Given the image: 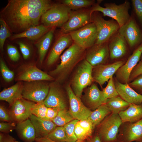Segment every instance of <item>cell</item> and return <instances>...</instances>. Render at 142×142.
<instances>
[{"mask_svg":"<svg viewBox=\"0 0 142 142\" xmlns=\"http://www.w3.org/2000/svg\"><path fill=\"white\" fill-rule=\"evenodd\" d=\"M7 51L8 56L11 60L15 62L18 60L20 55L16 47L9 45L7 46Z\"/></svg>","mask_w":142,"mask_h":142,"instance_id":"43","label":"cell"},{"mask_svg":"<svg viewBox=\"0 0 142 142\" xmlns=\"http://www.w3.org/2000/svg\"><path fill=\"white\" fill-rule=\"evenodd\" d=\"M34 103L22 97L16 100L9 109L12 121L17 124L29 119Z\"/></svg>","mask_w":142,"mask_h":142,"instance_id":"15","label":"cell"},{"mask_svg":"<svg viewBox=\"0 0 142 142\" xmlns=\"http://www.w3.org/2000/svg\"><path fill=\"white\" fill-rule=\"evenodd\" d=\"M39 81L28 82L23 85L22 97L35 103L43 102L48 94L49 85Z\"/></svg>","mask_w":142,"mask_h":142,"instance_id":"9","label":"cell"},{"mask_svg":"<svg viewBox=\"0 0 142 142\" xmlns=\"http://www.w3.org/2000/svg\"><path fill=\"white\" fill-rule=\"evenodd\" d=\"M83 99L86 106L92 111L105 104L107 100L104 98L102 90H100L94 83L92 84L87 89Z\"/></svg>","mask_w":142,"mask_h":142,"instance_id":"18","label":"cell"},{"mask_svg":"<svg viewBox=\"0 0 142 142\" xmlns=\"http://www.w3.org/2000/svg\"><path fill=\"white\" fill-rule=\"evenodd\" d=\"M0 119L3 121L12 122L9 110L8 109L4 106L2 105L0 106Z\"/></svg>","mask_w":142,"mask_h":142,"instance_id":"46","label":"cell"},{"mask_svg":"<svg viewBox=\"0 0 142 142\" xmlns=\"http://www.w3.org/2000/svg\"><path fill=\"white\" fill-rule=\"evenodd\" d=\"M140 59H141L140 61H142V55L141 56V58H140Z\"/></svg>","mask_w":142,"mask_h":142,"instance_id":"53","label":"cell"},{"mask_svg":"<svg viewBox=\"0 0 142 142\" xmlns=\"http://www.w3.org/2000/svg\"><path fill=\"white\" fill-rule=\"evenodd\" d=\"M69 34L74 42L85 49L94 45L97 39V28L93 22L72 31Z\"/></svg>","mask_w":142,"mask_h":142,"instance_id":"7","label":"cell"},{"mask_svg":"<svg viewBox=\"0 0 142 142\" xmlns=\"http://www.w3.org/2000/svg\"><path fill=\"white\" fill-rule=\"evenodd\" d=\"M104 6V7H103L98 3L96 4L90 11L91 14L95 12H100L104 16L110 17L114 19L118 24L120 27L125 24L131 18L128 12L130 4L128 1H125L119 5L115 3H106Z\"/></svg>","mask_w":142,"mask_h":142,"instance_id":"4","label":"cell"},{"mask_svg":"<svg viewBox=\"0 0 142 142\" xmlns=\"http://www.w3.org/2000/svg\"><path fill=\"white\" fill-rule=\"evenodd\" d=\"M16 139L8 133L0 132V142H15Z\"/></svg>","mask_w":142,"mask_h":142,"instance_id":"50","label":"cell"},{"mask_svg":"<svg viewBox=\"0 0 142 142\" xmlns=\"http://www.w3.org/2000/svg\"><path fill=\"white\" fill-rule=\"evenodd\" d=\"M141 74H142V61H140L134 68L130 74L129 83L132 81Z\"/></svg>","mask_w":142,"mask_h":142,"instance_id":"47","label":"cell"},{"mask_svg":"<svg viewBox=\"0 0 142 142\" xmlns=\"http://www.w3.org/2000/svg\"><path fill=\"white\" fill-rule=\"evenodd\" d=\"M75 119L67 109L60 110L52 121L57 126H63Z\"/></svg>","mask_w":142,"mask_h":142,"instance_id":"32","label":"cell"},{"mask_svg":"<svg viewBox=\"0 0 142 142\" xmlns=\"http://www.w3.org/2000/svg\"><path fill=\"white\" fill-rule=\"evenodd\" d=\"M85 50L74 42L61 55L60 63L50 72V75H58L60 80H64L77 64L82 60Z\"/></svg>","mask_w":142,"mask_h":142,"instance_id":"2","label":"cell"},{"mask_svg":"<svg viewBox=\"0 0 142 142\" xmlns=\"http://www.w3.org/2000/svg\"><path fill=\"white\" fill-rule=\"evenodd\" d=\"M118 33L124 38L131 47L142 43V31L132 17H131L127 23L120 27Z\"/></svg>","mask_w":142,"mask_h":142,"instance_id":"13","label":"cell"},{"mask_svg":"<svg viewBox=\"0 0 142 142\" xmlns=\"http://www.w3.org/2000/svg\"><path fill=\"white\" fill-rule=\"evenodd\" d=\"M73 41L69 34H65L61 36L55 43L49 55L47 60V65H51L56 62L63 51L72 44Z\"/></svg>","mask_w":142,"mask_h":142,"instance_id":"22","label":"cell"},{"mask_svg":"<svg viewBox=\"0 0 142 142\" xmlns=\"http://www.w3.org/2000/svg\"><path fill=\"white\" fill-rule=\"evenodd\" d=\"M23 57L25 59H27L30 56V52L29 48L23 42L18 43Z\"/></svg>","mask_w":142,"mask_h":142,"instance_id":"49","label":"cell"},{"mask_svg":"<svg viewBox=\"0 0 142 142\" xmlns=\"http://www.w3.org/2000/svg\"><path fill=\"white\" fill-rule=\"evenodd\" d=\"M116 88L119 96L130 104H139L142 103V95L137 93L128 83H122L114 79Z\"/></svg>","mask_w":142,"mask_h":142,"instance_id":"20","label":"cell"},{"mask_svg":"<svg viewBox=\"0 0 142 142\" xmlns=\"http://www.w3.org/2000/svg\"><path fill=\"white\" fill-rule=\"evenodd\" d=\"M29 118L35 128L36 138H46L57 126L52 121L40 118L32 114Z\"/></svg>","mask_w":142,"mask_h":142,"instance_id":"23","label":"cell"},{"mask_svg":"<svg viewBox=\"0 0 142 142\" xmlns=\"http://www.w3.org/2000/svg\"><path fill=\"white\" fill-rule=\"evenodd\" d=\"M102 91L104 96L106 99L119 95L113 77L109 80L106 86L103 89Z\"/></svg>","mask_w":142,"mask_h":142,"instance_id":"36","label":"cell"},{"mask_svg":"<svg viewBox=\"0 0 142 142\" xmlns=\"http://www.w3.org/2000/svg\"><path fill=\"white\" fill-rule=\"evenodd\" d=\"M74 133L78 140L84 141L92 136L78 123H76L74 128Z\"/></svg>","mask_w":142,"mask_h":142,"instance_id":"40","label":"cell"},{"mask_svg":"<svg viewBox=\"0 0 142 142\" xmlns=\"http://www.w3.org/2000/svg\"><path fill=\"white\" fill-rule=\"evenodd\" d=\"M54 29H51L41 38L37 45L38 48L40 62L43 61L52 42Z\"/></svg>","mask_w":142,"mask_h":142,"instance_id":"29","label":"cell"},{"mask_svg":"<svg viewBox=\"0 0 142 142\" xmlns=\"http://www.w3.org/2000/svg\"><path fill=\"white\" fill-rule=\"evenodd\" d=\"M128 84L137 93L142 95V74L129 82Z\"/></svg>","mask_w":142,"mask_h":142,"instance_id":"42","label":"cell"},{"mask_svg":"<svg viewBox=\"0 0 142 142\" xmlns=\"http://www.w3.org/2000/svg\"><path fill=\"white\" fill-rule=\"evenodd\" d=\"M123 60L117 61L108 64H100L93 67L92 75L93 82L102 86L112 77L125 63Z\"/></svg>","mask_w":142,"mask_h":142,"instance_id":"14","label":"cell"},{"mask_svg":"<svg viewBox=\"0 0 142 142\" xmlns=\"http://www.w3.org/2000/svg\"><path fill=\"white\" fill-rule=\"evenodd\" d=\"M48 108L43 102L34 103L31 109L32 114L40 118L44 119L45 118Z\"/></svg>","mask_w":142,"mask_h":142,"instance_id":"37","label":"cell"},{"mask_svg":"<svg viewBox=\"0 0 142 142\" xmlns=\"http://www.w3.org/2000/svg\"><path fill=\"white\" fill-rule=\"evenodd\" d=\"M109 57L107 42L95 44L88 49L86 53L87 61L93 67L105 64Z\"/></svg>","mask_w":142,"mask_h":142,"instance_id":"16","label":"cell"},{"mask_svg":"<svg viewBox=\"0 0 142 142\" xmlns=\"http://www.w3.org/2000/svg\"><path fill=\"white\" fill-rule=\"evenodd\" d=\"M142 142V119L135 123H122L117 136V142Z\"/></svg>","mask_w":142,"mask_h":142,"instance_id":"10","label":"cell"},{"mask_svg":"<svg viewBox=\"0 0 142 142\" xmlns=\"http://www.w3.org/2000/svg\"><path fill=\"white\" fill-rule=\"evenodd\" d=\"M35 142H55L53 141L46 138H37L36 139ZM75 142H87L86 140L80 141L77 140Z\"/></svg>","mask_w":142,"mask_h":142,"instance_id":"52","label":"cell"},{"mask_svg":"<svg viewBox=\"0 0 142 142\" xmlns=\"http://www.w3.org/2000/svg\"><path fill=\"white\" fill-rule=\"evenodd\" d=\"M87 142H102L96 133L86 140Z\"/></svg>","mask_w":142,"mask_h":142,"instance_id":"51","label":"cell"},{"mask_svg":"<svg viewBox=\"0 0 142 142\" xmlns=\"http://www.w3.org/2000/svg\"><path fill=\"white\" fill-rule=\"evenodd\" d=\"M54 78L40 70L36 66L31 65L27 67L18 77V80L28 82L41 80H52Z\"/></svg>","mask_w":142,"mask_h":142,"instance_id":"24","label":"cell"},{"mask_svg":"<svg viewBox=\"0 0 142 142\" xmlns=\"http://www.w3.org/2000/svg\"><path fill=\"white\" fill-rule=\"evenodd\" d=\"M16 125V124L13 122H1L0 123V132L8 133L15 129Z\"/></svg>","mask_w":142,"mask_h":142,"instance_id":"45","label":"cell"},{"mask_svg":"<svg viewBox=\"0 0 142 142\" xmlns=\"http://www.w3.org/2000/svg\"><path fill=\"white\" fill-rule=\"evenodd\" d=\"M77 67L70 85L75 94L81 98L83 90L93 82V67L85 59L82 60Z\"/></svg>","mask_w":142,"mask_h":142,"instance_id":"3","label":"cell"},{"mask_svg":"<svg viewBox=\"0 0 142 142\" xmlns=\"http://www.w3.org/2000/svg\"><path fill=\"white\" fill-rule=\"evenodd\" d=\"M111 113L109 108L104 104L92 111L88 118L92 121L95 128L106 116Z\"/></svg>","mask_w":142,"mask_h":142,"instance_id":"30","label":"cell"},{"mask_svg":"<svg viewBox=\"0 0 142 142\" xmlns=\"http://www.w3.org/2000/svg\"><path fill=\"white\" fill-rule=\"evenodd\" d=\"M48 0H10L1 12L11 31L21 33L38 25L42 15L52 6Z\"/></svg>","mask_w":142,"mask_h":142,"instance_id":"1","label":"cell"},{"mask_svg":"<svg viewBox=\"0 0 142 142\" xmlns=\"http://www.w3.org/2000/svg\"><path fill=\"white\" fill-rule=\"evenodd\" d=\"M71 9L63 4H54L42 16L41 21L47 27H62L68 19Z\"/></svg>","mask_w":142,"mask_h":142,"instance_id":"6","label":"cell"},{"mask_svg":"<svg viewBox=\"0 0 142 142\" xmlns=\"http://www.w3.org/2000/svg\"><path fill=\"white\" fill-rule=\"evenodd\" d=\"M79 120L74 119L64 126L67 142H75L78 140L74 133L75 125Z\"/></svg>","mask_w":142,"mask_h":142,"instance_id":"35","label":"cell"},{"mask_svg":"<svg viewBox=\"0 0 142 142\" xmlns=\"http://www.w3.org/2000/svg\"><path fill=\"white\" fill-rule=\"evenodd\" d=\"M90 11H72L69 18L61 27V32L64 34L76 30L90 23Z\"/></svg>","mask_w":142,"mask_h":142,"instance_id":"17","label":"cell"},{"mask_svg":"<svg viewBox=\"0 0 142 142\" xmlns=\"http://www.w3.org/2000/svg\"><path fill=\"white\" fill-rule=\"evenodd\" d=\"M135 13L142 26V0H131Z\"/></svg>","mask_w":142,"mask_h":142,"instance_id":"41","label":"cell"},{"mask_svg":"<svg viewBox=\"0 0 142 142\" xmlns=\"http://www.w3.org/2000/svg\"><path fill=\"white\" fill-rule=\"evenodd\" d=\"M142 55V43L138 45L124 63L115 74V79L123 84L129 83L130 74L140 61Z\"/></svg>","mask_w":142,"mask_h":142,"instance_id":"12","label":"cell"},{"mask_svg":"<svg viewBox=\"0 0 142 142\" xmlns=\"http://www.w3.org/2000/svg\"><path fill=\"white\" fill-rule=\"evenodd\" d=\"M47 108L67 109V106L64 93L61 88L53 83L49 85L48 94L43 101Z\"/></svg>","mask_w":142,"mask_h":142,"instance_id":"19","label":"cell"},{"mask_svg":"<svg viewBox=\"0 0 142 142\" xmlns=\"http://www.w3.org/2000/svg\"><path fill=\"white\" fill-rule=\"evenodd\" d=\"M62 3L71 9H77L88 7L92 5L93 1L89 0H64Z\"/></svg>","mask_w":142,"mask_h":142,"instance_id":"33","label":"cell"},{"mask_svg":"<svg viewBox=\"0 0 142 142\" xmlns=\"http://www.w3.org/2000/svg\"><path fill=\"white\" fill-rule=\"evenodd\" d=\"M0 66L2 75L5 81L7 82L12 81L14 77V73L9 69L1 59H0Z\"/></svg>","mask_w":142,"mask_h":142,"instance_id":"39","label":"cell"},{"mask_svg":"<svg viewBox=\"0 0 142 142\" xmlns=\"http://www.w3.org/2000/svg\"><path fill=\"white\" fill-rule=\"evenodd\" d=\"M51 27L43 24L38 25L29 27L25 31L13 35L12 39L25 38L32 40H35L45 34Z\"/></svg>","mask_w":142,"mask_h":142,"instance_id":"26","label":"cell"},{"mask_svg":"<svg viewBox=\"0 0 142 142\" xmlns=\"http://www.w3.org/2000/svg\"><path fill=\"white\" fill-rule=\"evenodd\" d=\"M17 135L23 142H33L36 138L35 130L29 118L16 124Z\"/></svg>","mask_w":142,"mask_h":142,"instance_id":"25","label":"cell"},{"mask_svg":"<svg viewBox=\"0 0 142 142\" xmlns=\"http://www.w3.org/2000/svg\"><path fill=\"white\" fill-rule=\"evenodd\" d=\"M78 123L92 136L95 128L92 121L88 119L79 120Z\"/></svg>","mask_w":142,"mask_h":142,"instance_id":"44","label":"cell"},{"mask_svg":"<svg viewBox=\"0 0 142 142\" xmlns=\"http://www.w3.org/2000/svg\"><path fill=\"white\" fill-rule=\"evenodd\" d=\"M23 85L20 82L3 89L0 93V99L6 101L11 106L18 99L22 97Z\"/></svg>","mask_w":142,"mask_h":142,"instance_id":"28","label":"cell"},{"mask_svg":"<svg viewBox=\"0 0 142 142\" xmlns=\"http://www.w3.org/2000/svg\"><path fill=\"white\" fill-rule=\"evenodd\" d=\"M127 43L118 33L113 36L108 44L109 57L111 59L123 57L127 51Z\"/></svg>","mask_w":142,"mask_h":142,"instance_id":"21","label":"cell"},{"mask_svg":"<svg viewBox=\"0 0 142 142\" xmlns=\"http://www.w3.org/2000/svg\"><path fill=\"white\" fill-rule=\"evenodd\" d=\"M130 104L119 95L107 99L105 104L109 108L111 113L118 114L120 112L126 109Z\"/></svg>","mask_w":142,"mask_h":142,"instance_id":"31","label":"cell"},{"mask_svg":"<svg viewBox=\"0 0 142 142\" xmlns=\"http://www.w3.org/2000/svg\"><path fill=\"white\" fill-rule=\"evenodd\" d=\"M65 90L69 99V111L74 119L80 120L88 118L92 111L83 104L80 98L75 94L70 84L67 85Z\"/></svg>","mask_w":142,"mask_h":142,"instance_id":"11","label":"cell"},{"mask_svg":"<svg viewBox=\"0 0 142 142\" xmlns=\"http://www.w3.org/2000/svg\"><path fill=\"white\" fill-rule=\"evenodd\" d=\"M119 115L122 123H135L142 119V103L139 104H130L125 110Z\"/></svg>","mask_w":142,"mask_h":142,"instance_id":"27","label":"cell"},{"mask_svg":"<svg viewBox=\"0 0 142 142\" xmlns=\"http://www.w3.org/2000/svg\"><path fill=\"white\" fill-rule=\"evenodd\" d=\"M46 138L55 142H67L63 126H57Z\"/></svg>","mask_w":142,"mask_h":142,"instance_id":"34","label":"cell"},{"mask_svg":"<svg viewBox=\"0 0 142 142\" xmlns=\"http://www.w3.org/2000/svg\"><path fill=\"white\" fill-rule=\"evenodd\" d=\"M92 22L97 29V37L95 44L107 42L111 37L118 31L120 26L113 20H106L99 15L93 16Z\"/></svg>","mask_w":142,"mask_h":142,"instance_id":"8","label":"cell"},{"mask_svg":"<svg viewBox=\"0 0 142 142\" xmlns=\"http://www.w3.org/2000/svg\"><path fill=\"white\" fill-rule=\"evenodd\" d=\"M60 110L57 108H48L46 116L44 119L52 121Z\"/></svg>","mask_w":142,"mask_h":142,"instance_id":"48","label":"cell"},{"mask_svg":"<svg viewBox=\"0 0 142 142\" xmlns=\"http://www.w3.org/2000/svg\"><path fill=\"white\" fill-rule=\"evenodd\" d=\"M15 142H22L19 141H18L16 140V141H15Z\"/></svg>","mask_w":142,"mask_h":142,"instance_id":"54","label":"cell"},{"mask_svg":"<svg viewBox=\"0 0 142 142\" xmlns=\"http://www.w3.org/2000/svg\"><path fill=\"white\" fill-rule=\"evenodd\" d=\"M10 31L5 21L2 18L0 19V47L3 50L6 39L10 37Z\"/></svg>","mask_w":142,"mask_h":142,"instance_id":"38","label":"cell"},{"mask_svg":"<svg viewBox=\"0 0 142 142\" xmlns=\"http://www.w3.org/2000/svg\"><path fill=\"white\" fill-rule=\"evenodd\" d=\"M122 122L118 114L111 113L96 127L102 142H117V136Z\"/></svg>","mask_w":142,"mask_h":142,"instance_id":"5","label":"cell"}]
</instances>
